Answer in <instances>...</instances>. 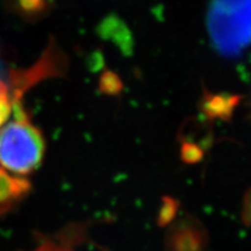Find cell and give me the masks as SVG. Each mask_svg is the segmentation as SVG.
Segmentation results:
<instances>
[{
  "label": "cell",
  "mask_w": 251,
  "mask_h": 251,
  "mask_svg": "<svg viewBox=\"0 0 251 251\" xmlns=\"http://www.w3.org/2000/svg\"><path fill=\"white\" fill-rule=\"evenodd\" d=\"M13 111V120L0 130V165L13 174L28 175L41 165L45 139L28 120L21 103L15 102Z\"/></svg>",
  "instance_id": "6da1fadb"
},
{
  "label": "cell",
  "mask_w": 251,
  "mask_h": 251,
  "mask_svg": "<svg viewBox=\"0 0 251 251\" xmlns=\"http://www.w3.org/2000/svg\"><path fill=\"white\" fill-rule=\"evenodd\" d=\"M209 31L215 46L235 52L251 42V0H214Z\"/></svg>",
  "instance_id": "7a4b0ae2"
},
{
  "label": "cell",
  "mask_w": 251,
  "mask_h": 251,
  "mask_svg": "<svg viewBox=\"0 0 251 251\" xmlns=\"http://www.w3.org/2000/svg\"><path fill=\"white\" fill-rule=\"evenodd\" d=\"M208 234L199 222L180 220L169 228L165 236V251H206Z\"/></svg>",
  "instance_id": "3957f363"
},
{
  "label": "cell",
  "mask_w": 251,
  "mask_h": 251,
  "mask_svg": "<svg viewBox=\"0 0 251 251\" xmlns=\"http://www.w3.org/2000/svg\"><path fill=\"white\" fill-rule=\"evenodd\" d=\"M29 190V183L24 178L13 177L0 169V207H6L25 196Z\"/></svg>",
  "instance_id": "277c9868"
},
{
  "label": "cell",
  "mask_w": 251,
  "mask_h": 251,
  "mask_svg": "<svg viewBox=\"0 0 251 251\" xmlns=\"http://www.w3.org/2000/svg\"><path fill=\"white\" fill-rule=\"evenodd\" d=\"M11 101H9L8 90L5 84H0V128L4 127L11 115Z\"/></svg>",
  "instance_id": "5b68a950"
},
{
  "label": "cell",
  "mask_w": 251,
  "mask_h": 251,
  "mask_svg": "<svg viewBox=\"0 0 251 251\" xmlns=\"http://www.w3.org/2000/svg\"><path fill=\"white\" fill-rule=\"evenodd\" d=\"M33 251H72V250L69 249L68 247L63 246V244H58L55 242H46L41 244V246L37 247L36 249Z\"/></svg>",
  "instance_id": "8992f818"
},
{
  "label": "cell",
  "mask_w": 251,
  "mask_h": 251,
  "mask_svg": "<svg viewBox=\"0 0 251 251\" xmlns=\"http://www.w3.org/2000/svg\"><path fill=\"white\" fill-rule=\"evenodd\" d=\"M0 84H1V81H0Z\"/></svg>",
  "instance_id": "52a82bcc"
}]
</instances>
